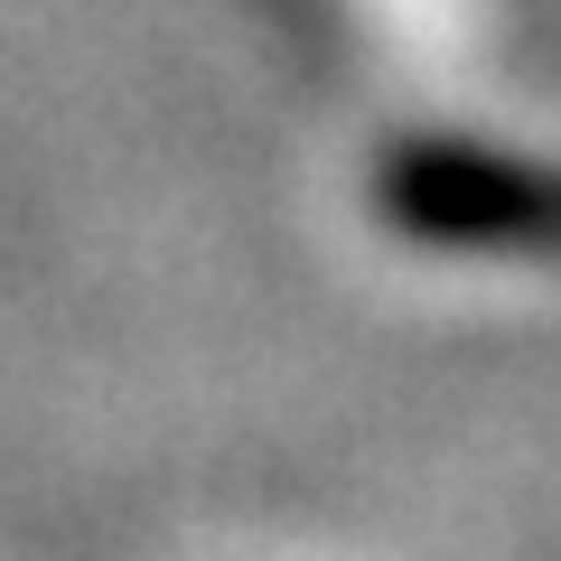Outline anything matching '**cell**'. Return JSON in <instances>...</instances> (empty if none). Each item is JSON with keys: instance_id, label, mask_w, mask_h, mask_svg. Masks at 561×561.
<instances>
[{"instance_id": "cell-1", "label": "cell", "mask_w": 561, "mask_h": 561, "mask_svg": "<svg viewBox=\"0 0 561 561\" xmlns=\"http://www.w3.org/2000/svg\"><path fill=\"white\" fill-rule=\"evenodd\" d=\"M375 206L393 234L440 253L561 262V169L478 150V140H393L375 169Z\"/></svg>"}]
</instances>
